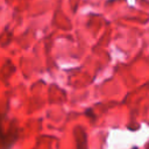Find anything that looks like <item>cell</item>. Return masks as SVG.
<instances>
[{
	"label": "cell",
	"instance_id": "6da1fadb",
	"mask_svg": "<svg viewBox=\"0 0 149 149\" xmlns=\"http://www.w3.org/2000/svg\"><path fill=\"white\" fill-rule=\"evenodd\" d=\"M134 149H136V148H134Z\"/></svg>",
	"mask_w": 149,
	"mask_h": 149
}]
</instances>
